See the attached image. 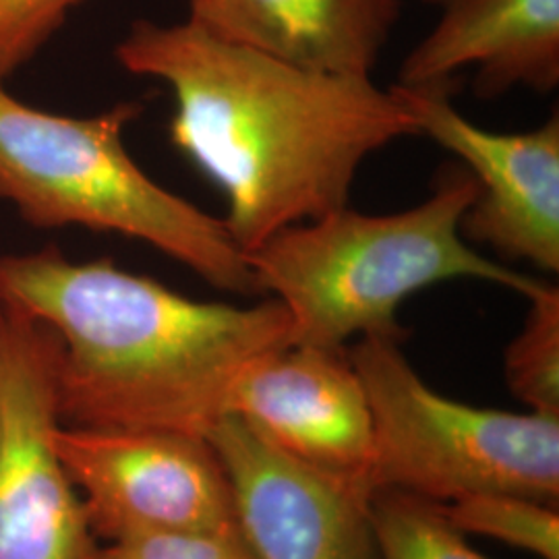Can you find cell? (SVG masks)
Returning <instances> with one entry per match:
<instances>
[{
  "mask_svg": "<svg viewBox=\"0 0 559 559\" xmlns=\"http://www.w3.org/2000/svg\"><path fill=\"white\" fill-rule=\"evenodd\" d=\"M115 55L170 87V140L224 191V224L242 253L348 205L362 162L420 135L394 87L274 59L193 20L135 21Z\"/></svg>",
  "mask_w": 559,
  "mask_h": 559,
  "instance_id": "obj_1",
  "label": "cell"
},
{
  "mask_svg": "<svg viewBox=\"0 0 559 559\" xmlns=\"http://www.w3.org/2000/svg\"><path fill=\"white\" fill-rule=\"evenodd\" d=\"M0 302L59 338L60 425L207 438L245 369L295 344L276 299L193 300L115 261L59 249L0 255Z\"/></svg>",
  "mask_w": 559,
  "mask_h": 559,
  "instance_id": "obj_2",
  "label": "cell"
},
{
  "mask_svg": "<svg viewBox=\"0 0 559 559\" xmlns=\"http://www.w3.org/2000/svg\"><path fill=\"white\" fill-rule=\"evenodd\" d=\"M479 185L462 164L438 173L433 193L394 214L348 205L286 226L245 253L260 293L280 300L295 344L346 346L362 336H399L400 305L445 280H480L524 299L540 280L487 260L462 237L460 224Z\"/></svg>",
  "mask_w": 559,
  "mask_h": 559,
  "instance_id": "obj_3",
  "label": "cell"
},
{
  "mask_svg": "<svg viewBox=\"0 0 559 559\" xmlns=\"http://www.w3.org/2000/svg\"><path fill=\"white\" fill-rule=\"evenodd\" d=\"M138 102L67 117L15 98L0 83V201L36 228L117 233L158 249L207 284L260 295L224 221L152 179L124 145Z\"/></svg>",
  "mask_w": 559,
  "mask_h": 559,
  "instance_id": "obj_4",
  "label": "cell"
},
{
  "mask_svg": "<svg viewBox=\"0 0 559 559\" xmlns=\"http://www.w3.org/2000/svg\"><path fill=\"white\" fill-rule=\"evenodd\" d=\"M402 340L373 334L348 346L373 417L369 493L450 503L503 491L559 506V417L445 399L415 371Z\"/></svg>",
  "mask_w": 559,
  "mask_h": 559,
  "instance_id": "obj_5",
  "label": "cell"
},
{
  "mask_svg": "<svg viewBox=\"0 0 559 559\" xmlns=\"http://www.w3.org/2000/svg\"><path fill=\"white\" fill-rule=\"evenodd\" d=\"M59 338L0 302V559H96L80 491L55 450Z\"/></svg>",
  "mask_w": 559,
  "mask_h": 559,
  "instance_id": "obj_6",
  "label": "cell"
},
{
  "mask_svg": "<svg viewBox=\"0 0 559 559\" xmlns=\"http://www.w3.org/2000/svg\"><path fill=\"white\" fill-rule=\"evenodd\" d=\"M52 440L98 540L239 528L230 477L207 438L59 425Z\"/></svg>",
  "mask_w": 559,
  "mask_h": 559,
  "instance_id": "obj_7",
  "label": "cell"
},
{
  "mask_svg": "<svg viewBox=\"0 0 559 559\" xmlns=\"http://www.w3.org/2000/svg\"><path fill=\"white\" fill-rule=\"evenodd\" d=\"M394 92L427 135L459 156L479 185L466 210L462 237L477 240L503 260L528 261L559 272V117L524 133H496L466 119L452 102V81L394 85Z\"/></svg>",
  "mask_w": 559,
  "mask_h": 559,
  "instance_id": "obj_8",
  "label": "cell"
},
{
  "mask_svg": "<svg viewBox=\"0 0 559 559\" xmlns=\"http://www.w3.org/2000/svg\"><path fill=\"white\" fill-rule=\"evenodd\" d=\"M228 415L284 456L367 498L373 466V417L348 346L290 344L251 362Z\"/></svg>",
  "mask_w": 559,
  "mask_h": 559,
  "instance_id": "obj_9",
  "label": "cell"
},
{
  "mask_svg": "<svg viewBox=\"0 0 559 559\" xmlns=\"http://www.w3.org/2000/svg\"><path fill=\"white\" fill-rule=\"evenodd\" d=\"M237 522L255 559H380L369 498L284 456L235 415L214 425Z\"/></svg>",
  "mask_w": 559,
  "mask_h": 559,
  "instance_id": "obj_10",
  "label": "cell"
},
{
  "mask_svg": "<svg viewBox=\"0 0 559 559\" xmlns=\"http://www.w3.org/2000/svg\"><path fill=\"white\" fill-rule=\"evenodd\" d=\"M438 25L400 64L399 85L448 83L475 67L480 98L512 87L540 94L559 85V0H427Z\"/></svg>",
  "mask_w": 559,
  "mask_h": 559,
  "instance_id": "obj_11",
  "label": "cell"
},
{
  "mask_svg": "<svg viewBox=\"0 0 559 559\" xmlns=\"http://www.w3.org/2000/svg\"><path fill=\"white\" fill-rule=\"evenodd\" d=\"M189 20L224 40L332 75L371 78L402 0H189Z\"/></svg>",
  "mask_w": 559,
  "mask_h": 559,
  "instance_id": "obj_12",
  "label": "cell"
},
{
  "mask_svg": "<svg viewBox=\"0 0 559 559\" xmlns=\"http://www.w3.org/2000/svg\"><path fill=\"white\" fill-rule=\"evenodd\" d=\"M528 316L503 353V378L531 413L559 417V290L540 280Z\"/></svg>",
  "mask_w": 559,
  "mask_h": 559,
  "instance_id": "obj_13",
  "label": "cell"
},
{
  "mask_svg": "<svg viewBox=\"0 0 559 559\" xmlns=\"http://www.w3.org/2000/svg\"><path fill=\"white\" fill-rule=\"evenodd\" d=\"M369 512L380 559H487L436 501L383 489L369 498Z\"/></svg>",
  "mask_w": 559,
  "mask_h": 559,
  "instance_id": "obj_14",
  "label": "cell"
},
{
  "mask_svg": "<svg viewBox=\"0 0 559 559\" xmlns=\"http://www.w3.org/2000/svg\"><path fill=\"white\" fill-rule=\"evenodd\" d=\"M464 535L512 545L540 559H559V506L519 493L487 491L441 503Z\"/></svg>",
  "mask_w": 559,
  "mask_h": 559,
  "instance_id": "obj_15",
  "label": "cell"
},
{
  "mask_svg": "<svg viewBox=\"0 0 559 559\" xmlns=\"http://www.w3.org/2000/svg\"><path fill=\"white\" fill-rule=\"evenodd\" d=\"M87 0H0V83L38 57L67 17Z\"/></svg>",
  "mask_w": 559,
  "mask_h": 559,
  "instance_id": "obj_16",
  "label": "cell"
},
{
  "mask_svg": "<svg viewBox=\"0 0 559 559\" xmlns=\"http://www.w3.org/2000/svg\"><path fill=\"white\" fill-rule=\"evenodd\" d=\"M96 559H255L240 528L179 531L102 543Z\"/></svg>",
  "mask_w": 559,
  "mask_h": 559,
  "instance_id": "obj_17",
  "label": "cell"
}]
</instances>
